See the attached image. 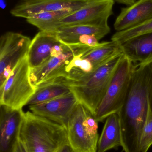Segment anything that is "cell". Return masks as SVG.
Here are the masks:
<instances>
[{"instance_id":"cell-1","label":"cell","mask_w":152,"mask_h":152,"mask_svg":"<svg viewBox=\"0 0 152 152\" xmlns=\"http://www.w3.org/2000/svg\"><path fill=\"white\" fill-rule=\"evenodd\" d=\"M152 100V62L135 65L126 100L118 114L121 147L125 152H139Z\"/></svg>"},{"instance_id":"cell-2","label":"cell","mask_w":152,"mask_h":152,"mask_svg":"<svg viewBox=\"0 0 152 152\" xmlns=\"http://www.w3.org/2000/svg\"><path fill=\"white\" fill-rule=\"evenodd\" d=\"M19 138L27 152H56L68 141L66 127L29 111L25 113Z\"/></svg>"},{"instance_id":"cell-3","label":"cell","mask_w":152,"mask_h":152,"mask_svg":"<svg viewBox=\"0 0 152 152\" xmlns=\"http://www.w3.org/2000/svg\"><path fill=\"white\" fill-rule=\"evenodd\" d=\"M124 56L123 53H120L108 62L93 69L82 80L64 84L76 96L79 103L93 117L115 70Z\"/></svg>"},{"instance_id":"cell-4","label":"cell","mask_w":152,"mask_h":152,"mask_svg":"<svg viewBox=\"0 0 152 152\" xmlns=\"http://www.w3.org/2000/svg\"><path fill=\"white\" fill-rule=\"evenodd\" d=\"M134 66L124 55L94 116L98 122L118 113L121 110L127 95Z\"/></svg>"},{"instance_id":"cell-5","label":"cell","mask_w":152,"mask_h":152,"mask_svg":"<svg viewBox=\"0 0 152 152\" xmlns=\"http://www.w3.org/2000/svg\"><path fill=\"white\" fill-rule=\"evenodd\" d=\"M68 141L75 152H96L99 136L98 122L78 103L66 126Z\"/></svg>"},{"instance_id":"cell-6","label":"cell","mask_w":152,"mask_h":152,"mask_svg":"<svg viewBox=\"0 0 152 152\" xmlns=\"http://www.w3.org/2000/svg\"><path fill=\"white\" fill-rule=\"evenodd\" d=\"M30 71L27 56L19 61L0 86V104L15 109L27 104L36 90L30 81Z\"/></svg>"},{"instance_id":"cell-7","label":"cell","mask_w":152,"mask_h":152,"mask_svg":"<svg viewBox=\"0 0 152 152\" xmlns=\"http://www.w3.org/2000/svg\"><path fill=\"white\" fill-rule=\"evenodd\" d=\"M31 40L20 33L7 32L0 38V86L19 61L27 56Z\"/></svg>"},{"instance_id":"cell-8","label":"cell","mask_w":152,"mask_h":152,"mask_svg":"<svg viewBox=\"0 0 152 152\" xmlns=\"http://www.w3.org/2000/svg\"><path fill=\"white\" fill-rule=\"evenodd\" d=\"M114 3L115 0H89L85 5L61 19L58 28L75 25L109 26L108 19L113 14Z\"/></svg>"},{"instance_id":"cell-9","label":"cell","mask_w":152,"mask_h":152,"mask_svg":"<svg viewBox=\"0 0 152 152\" xmlns=\"http://www.w3.org/2000/svg\"><path fill=\"white\" fill-rule=\"evenodd\" d=\"M79 102L70 92L59 97L38 104L29 105L35 115L46 118L66 127Z\"/></svg>"},{"instance_id":"cell-10","label":"cell","mask_w":152,"mask_h":152,"mask_svg":"<svg viewBox=\"0 0 152 152\" xmlns=\"http://www.w3.org/2000/svg\"><path fill=\"white\" fill-rule=\"evenodd\" d=\"M89 0H21L10 10L13 17L27 19L36 14L64 10L76 11Z\"/></svg>"},{"instance_id":"cell-11","label":"cell","mask_w":152,"mask_h":152,"mask_svg":"<svg viewBox=\"0 0 152 152\" xmlns=\"http://www.w3.org/2000/svg\"><path fill=\"white\" fill-rule=\"evenodd\" d=\"M25 113L0 104V152H12L17 140Z\"/></svg>"},{"instance_id":"cell-12","label":"cell","mask_w":152,"mask_h":152,"mask_svg":"<svg viewBox=\"0 0 152 152\" xmlns=\"http://www.w3.org/2000/svg\"><path fill=\"white\" fill-rule=\"evenodd\" d=\"M66 46L67 51L59 57H51L38 66L30 69V81L35 89L41 85L63 78L65 66L74 53L68 46Z\"/></svg>"},{"instance_id":"cell-13","label":"cell","mask_w":152,"mask_h":152,"mask_svg":"<svg viewBox=\"0 0 152 152\" xmlns=\"http://www.w3.org/2000/svg\"><path fill=\"white\" fill-rule=\"evenodd\" d=\"M152 19V0H138L122 8L117 17L114 27L117 32L130 29Z\"/></svg>"},{"instance_id":"cell-14","label":"cell","mask_w":152,"mask_h":152,"mask_svg":"<svg viewBox=\"0 0 152 152\" xmlns=\"http://www.w3.org/2000/svg\"><path fill=\"white\" fill-rule=\"evenodd\" d=\"M61 43L56 33L40 31L31 40L27 58L30 69L43 64L51 57V50Z\"/></svg>"},{"instance_id":"cell-15","label":"cell","mask_w":152,"mask_h":152,"mask_svg":"<svg viewBox=\"0 0 152 152\" xmlns=\"http://www.w3.org/2000/svg\"><path fill=\"white\" fill-rule=\"evenodd\" d=\"M120 45L124 55L133 63L152 62V32L137 36Z\"/></svg>"},{"instance_id":"cell-16","label":"cell","mask_w":152,"mask_h":152,"mask_svg":"<svg viewBox=\"0 0 152 152\" xmlns=\"http://www.w3.org/2000/svg\"><path fill=\"white\" fill-rule=\"evenodd\" d=\"M110 30L109 26L75 25L60 27L56 33L62 43L70 45L77 44L79 37L84 35L94 36L98 40H101L109 34Z\"/></svg>"},{"instance_id":"cell-17","label":"cell","mask_w":152,"mask_h":152,"mask_svg":"<svg viewBox=\"0 0 152 152\" xmlns=\"http://www.w3.org/2000/svg\"><path fill=\"white\" fill-rule=\"evenodd\" d=\"M119 146H121L119 117L118 113H114L106 118L99 137L97 150L98 152H105Z\"/></svg>"},{"instance_id":"cell-18","label":"cell","mask_w":152,"mask_h":152,"mask_svg":"<svg viewBox=\"0 0 152 152\" xmlns=\"http://www.w3.org/2000/svg\"><path fill=\"white\" fill-rule=\"evenodd\" d=\"M123 52L121 45L116 41L100 43L95 47L90 48L82 56L84 59L89 61L93 69L108 62L120 53Z\"/></svg>"},{"instance_id":"cell-19","label":"cell","mask_w":152,"mask_h":152,"mask_svg":"<svg viewBox=\"0 0 152 152\" xmlns=\"http://www.w3.org/2000/svg\"><path fill=\"white\" fill-rule=\"evenodd\" d=\"M82 55V53H74L69 62L65 66L64 77L57 80V82L63 84L78 82L93 72V67L92 63L89 61L83 59Z\"/></svg>"},{"instance_id":"cell-20","label":"cell","mask_w":152,"mask_h":152,"mask_svg":"<svg viewBox=\"0 0 152 152\" xmlns=\"http://www.w3.org/2000/svg\"><path fill=\"white\" fill-rule=\"evenodd\" d=\"M75 11L64 10L36 14L26 19L28 23L36 27L40 31L56 33L58 22Z\"/></svg>"},{"instance_id":"cell-21","label":"cell","mask_w":152,"mask_h":152,"mask_svg":"<svg viewBox=\"0 0 152 152\" xmlns=\"http://www.w3.org/2000/svg\"><path fill=\"white\" fill-rule=\"evenodd\" d=\"M71 92L66 85L54 82L44 84L37 88L35 94L28 102L29 105L38 104L52 100Z\"/></svg>"},{"instance_id":"cell-22","label":"cell","mask_w":152,"mask_h":152,"mask_svg":"<svg viewBox=\"0 0 152 152\" xmlns=\"http://www.w3.org/2000/svg\"><path fill=\"white\" fill-rule=\"evenodd\" d=\"M152 32V19L140 26L130 29L117 32L112 35L111 40L120 44L137 36Z\"/></svg>"},{"instance_id":"cell-23","label":"cell","mask_w":152,"mask_h":152,"mask_svg":"<svg viewBox=\"0 0 152 152\" xmlns=\"http://www.w3.org/2000/svg\"><path fill=\"white\" fill-rule=\"evenodd\" d=\"M152 145V100L149 103L146 123L140 142L139 152H147Z\"/></svg>"},{"instance_id":"cell-24","label":"cell","mask_w":152,"mask_h":152,"mask_svg":"<svg viewBox=\"0 0 152 152\" xmlns=\"http://www.w3.org/2000/svg\"><path fill=\"white\" fill-rule=\"evenodd\" d=\"M99 40L95 37L89 35H84L79 37L77 44L83 45L89 47H94L99 44Z\"/></svg>"},{"instance_id":"cell-25","label":"cell","mask_w":152,"mask_h":152,"mask_svg":"<svg viewBox=\"0 0 152 152\" xmlns=\"http://www.w3.org/2000/svg\"><path fill=\"white\" fill-rule=\"evenodd\" d=\"M67 47L65 45L61 43L56 45L51 50V57H59L67 51Z\"/></svg>"},{"instance_id":"cell-26","label":"cell","mask_w":152,"mask_h":152,"mask_svg":"<svg viewBox=\"0 0 152 152\" xmlns=\"http://www.w3.org/2000/svg\"><path fill=\"white\" fill-rule=\"evenodd\" d=\"M12 152H27L26 147L19 137Z\"/></svg>"},{"instance_id":"cell-27","label":"cell","mask_w":152,"mask_h":152,"mask_svg":"<svg viewBox=\"0 0 152 152\" xmlns=\"http://www.w3.org/2000/svg\"><path fill=\"white\" fill-rule=\"evenodd\" d=\"M56 152H75L69 143L68 141L64 143Z\"/></svg>"},{"instance_id":"cell-28","label":"cell","mask_w":152,"mask_h":152,"mask_svg":"<svg viewBox=\"0 0 152 152\" xmlns=\"http://www.w3.org/2000/svg\"><path fill=\"white\" fill-rule=\"evenodd\" d=\"M118 4H125L127 6H130L136 2V0H115Z\"/></svg>"}]
</instances>
